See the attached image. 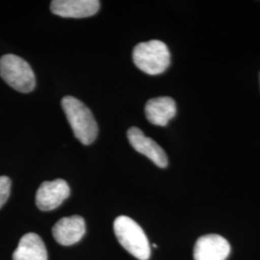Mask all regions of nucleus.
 I'll return each instance as SVG.
<instances>
[{
  "instance_id": "nucleus-1",
  "label": "nucleus",
  "mask_w": 260,
  "mask_h": 260,
  "mask_svg": "<svg viewBox=\"0 0 260 260\" xmlns=\"http://www.w3.org/2000/svg\"><path fill=\"white\" fill-rule=\"evenodd\" d=\"M62 107L75 137L83 145H91L98 136V123L90 109L74 96L62 100Z\"/></svg>"
},
{
  "instance_id": "nucleus-3",
  "label": "nucleus",
  "mask_w": 260,
  "mask_h": 260,
  "mask_svg": "<svg viewBox=\"0 0 260 260\" xmlns=\"http://www.w3.org/2000/svg\"><path fill=\"white\" fill-rule=\"evenodd\" d=\"M114 233L121 246L139 260H148L150 246L143 229L127 216H120L114 222Z\"/></svg>"
},
{
  "instance_id": "nucleus-5",
  "label": "nucleus",
  "mask_w": 260,
  "mask_h": 260,
  "mask_svg": "<svg viewBox=\"0 0 260 260\" xmlns=\"http://www.w3.org/2000/svg\"><path fill=\"white\" fill-rule=\"evenodd\" d=\"M71 190L63 179L43 182L36 194V205L42 211L54 210L70 196Z\"/></svg>"
},
{
  "instance_id": "nucleus-6",
  "label": "nucleus",
  "mask_w": 260,
  "mask_h": 260,
  "mask_svg": "<svg viewBox=\"0 0 260 260\" xmlns=\"http://www.w3.org/2000/svg\"><path fill=\"white\" fill-rule=\"evenodd\" d=\"M127 138L133 149L150 159L159 168H166L167 154L155 141L147 137L143 131L132 126L127 131Z\"/></svg>"
},
{
  "instance_id": "nucleus-8",
  "label": "nucleus",
  "mask_w": 260,
  "mask_h": 260,
  "mask_svg": "<svg viewBox=\"0 0 260 260\" xmlns=\"http://www.w3.org/2000/svg\"><path fill=\"white\" fill-rule=\"evenodd\" d=\"M101 6L99 0H53L50 9L62 18L81 19L95 15Z\"/></svg>"
},
{
  "instance_id": "nucleus-10",
  "label": "nucleus",
  "mask_w": 260,
  "mask_h": 260,
  "mask_svg": "<svg viewBox=\"0 0 260 260\" xmlns=\"http://www.w3.org/2000/svg\"><path fill=\"white\" fill-rule=\"evenodd\" d=\"M145 114L153 125L166 126L177 114V104L170 96L154 98L146 104Z\"/></svg>"
},
{
  "instance_id": "nucleus-12",
  "label": "nucleus",
  "mask_w": 260,
  "mask_h": 260,
  "mask_svg": "<svg viewBox=\"0 0 260 260\" xmlns=\"http://www.w3.org/2000/svg\"><path fill=\"white\" fill-rule=\"evenodd\" d=\"M11 193V179L8 177H0V208L5 205Z\"/></svg>"
},
{
  "instance_id": "nucleus-2",
  "label": "nucleus",
  "mask_w": 260,
  "mask_h": 260,
  "mask_svg": "<svg viewBox=\"0 0 260 260\" xmlns=\"http://www.w3.org/2000/svg\"><path fill=\"white\" fill-rule=\"evenodd\" d=\"M133 62L135 66L150 75L164 73L171 63V53L165 43L152 40L140 43L133 49Z\"/></svg>"
},
{
  "instance_id": "nucleus-9",
  "label": "nucleus",
  "mask_w": 260,
  "mask_h": 260,
  "mask_svg": "<svg viewBox=\"0 0 260 260\" xmlns=\"http://www.w3.org/2000/svg\"><path fill=\"white\" fill-rule=\"evenodd\" d=\"M85 233V221L77 215L60 219L52 229L56 241L63 246H71L80 241Z\"/></svg>"
},
{
  "instance_id": "nucleus-11",
  "label": "nucleus",
  "mask_w": 260,
  "mask_h": 260,
  "mask_svg": "<svg viewBox=\"0 0 260 260\" xmlns=\"http://www.w3.org/2000/svg\"><path fill=\"white\" fill-rule=\"evenodd\" d=\"M13 260H47V248L38 234L27 233L19 240Z\"/></svg>"
},
{
  "instance_id": "nucleus-4",
  "label": "nucleus",
  "mask_w": 260,
  "mask_h": 260,
  "mask_svg": "<svg viewBox=\"0 0 260 260\" xmlns=\"http://www.w3.org/2000/svg\"><path fill=\"white\" fill-rule=\"evenodd\" d=\"M0 75L2 79L16 91L30 93L36 86L35 74L22 58L6 54L0 58Z\"/></svg>"
},
{
  "instance_id": "nucleus-7",
  "label": "nucleus",
  "mask_w": 260,
  "mask_h": 260,
  "mask_svg": "<svg viewBox=\"0 0 260 260\" xmlns=\"http://www.w3.org/2000/svg\"><path fill=\"white\" fill-rule=\"evenodd\" d=\"M231 253V245L218 234L204 235L196 242L194 260H225Z\"/></svg>"
}]
</instances>
